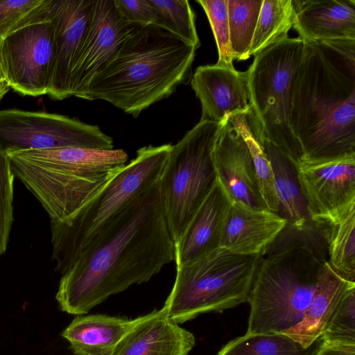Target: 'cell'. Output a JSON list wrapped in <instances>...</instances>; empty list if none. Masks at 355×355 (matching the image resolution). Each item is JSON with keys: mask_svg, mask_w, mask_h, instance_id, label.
<instances>
[{"mask_svg": "<svg viewBox=\"0 0 355 355\" xmlns=\"http://www.w3.org/2000/svg\"><path fill=\"white\" fill-rule=\"evenodd\" d=\"M174 259L159 181L81 251L62 275L56 300L62 311L86 314L110 295L148 282Z\"/></svg>", "mask_w": 355, "mask_h": 355, "instance_id": "6da1fadb", "label": "cell"}, {"mask_svg": "<svg viewBox=\"0 0 355 355\" xmlns=\"http://www.w3.org/2000/svg\"><path fill=\"white\" fill-rule=\"evenodd\" d=\"M288 123L302 164L355 157V40L304 42L291 82Z\"/></svg>", "mask_w": 355, "mask_h": 355, "instance_id": "7a4b0ae2", "label": "cell"}, {"mask_svg": "<svg viewBox=\"0 0 355 355\" xmlns=\"http://www.w3.org/2000/svg\"><path fill=\"white\" fill-rule=\"evenodd\" d=\"M196 50L157 26L137 25L92 78L85 100L107 101L136 118L187 83Z\"/></svg>", "mask_w": 355, "mask_h": 355, "instance_id": "3957f363", "label": "cell"}, {"mask_svg": "<svg viewBox=\"0 0 355 355\" xmlns=\"http://www.w3.org/2000/svg\"><path fill=\"white\" fill-rule=\"evenodd\" d=\"M172 144L149 145L116 171L76 213L64 221L51 222L52 258L62 275L81 251L136 196L160 180Z\"/></svg>", "mask_w": 355, "mask_h": 355, "instance_id": "277c9868", "label": "cell"}, {"mask_svg": "<svg viewBox=\"0 0 355 355\" xmlns=\"http://www.w3.org/2000/svg\"><path fill=\"white\" fill-rule=\"evenodd\" d=\"M324 263L302 247L261 256L247 301L250 311L246 333H282L300 323Z\"/></svg>", "mask_w": 355, "mask_h": 355, "instance_id": "5b68a950", "label": "cell"}, {"mask_svg": "<svg viewBox=\"0 0 355 355\" xmlns=\"http://www.w3.org/2000/svg\"><path fill=\"white\" fill-rule=\"evenodd\" d=\"M260 258L261 254L241 255L218 248L176 268L173 288L162 310L180 324L247 302Z\"/></svg>", "mask_w": 355, "mask_h": 355, "instance_id": "8992f818", "label": "cell"}, {"mask_svg": "<svg viewBox=\"0 0 355 355\" xmlns=\"http://www.w3.org/2000/svg\"><path fill=\"white\" fill-rule=\"evenodd\" d=\"M220 125L221 123L199 121L171 146L159 184L174 243L216 182L212 150Z\"/></svg>", "mask_w": 355, "mask_h": 355, "instance_id": "52a82bcc", "label": "cell"}, {"mask_svg": "<svg viewBox=\"0 0 355 355\" xmlns=\"http://www.w3.org/2000/svg\"><path fill=\"white\" fill-rule=\"evenodd\" d=\"M303 51L302 40L288 37L257 54L246 71L250 107L266 139L297 165L302 153L288 123L289 91Z\"/></svg>", "mask_w": 355, "mask_h": 355, "instance_id": "ba28073f", "label": "cell"}, {"mask_svg": "<svg viewBox=\"0 0 355 355\" xmlns=\"http://www.w3.org/2000/svg\"><path fill=\"white\" fill-rule=\"evenodd\" d=\"M19 172L49 189L76 192L94 184L128 161L123 149H97L79 146L26 150L7 154Z\"/></svg>", "mask_w": 355, "mask_h": 355, "instance_id": "9c48e42d", "label": "cell"}, {"mask_svg": "<svg viewBox=\"0 0 355 355\" xmlns=\"http://www.w3.org/2000/svg\"><path fill=\"white\" fill-rule=\"evenodd\" d=\"M67 146L112 149L114 141L98 125L76 118L17 108L0 110V150L6 154Z\"/></svg>", "mask_w": 355, "mask_h": 355, "instance_id": "30bf717a", "label": "cell"}, {"mask_svg": "<svg viewBox=\"0 0 355 355\" xmlns=\"http://www.w3.org/2000/svg\"><path fill=\"white\" fill-rule=\"evenodd\" d=\"M54 58L53 27L48 16L1 39L0 67L10 88L21 95L48 94Z\"/></svg>", "mask_w": 355, "mask_h": 355, "instance_id": "8fae6325", "label": "cell"}, {"mask_svg": "<svg viewBox=\"0 0 355 355\" xmlns=\"http://www.w3.org/2000/svg\"><path fill=\"white\" fill-rule=\"evenodd\" d=\"M136 26L122 19L113 0H94L89 28L70 76L71 96L86 99L92 78L115 58Z\"/></svg>", "mask_w": 355, "mask_h": 355, "instance_id": "7c38bea8", "label": "cell"}, {"mask_svg": "<svg viewBox=\"0 0 355 355\" xmlns=\"http://www.w3.org/2000/svg\"><path fill=\"white\" fill-rule=\"evenodd\" d=\"M297 168L312 220L335 224L355 207V157Z\"/></svg>", "mask_w": 355, "mask_h": 355, "instance_id": "4fadbf2b", "label": "cell"}, {"mask_svg": "<svg viewBox=\"0 0 355 355\" xmlns=\"http://www.w3.org/2000/svg\"><path fill=\"white\" fill-rule=\"evenodd\" d=\"M94 0H51L47 16L53 27L55 58L49 97L71 96V73L84 42Z\"/></svg>", "mask_w": 355, "mask_h": 355, "instance_id": "5bb4252c", "label": "cell"}, {"mask_svg": "<svg viewBox=\"0 0 355 355\" xmlns=\"http://www.w3.org/2000/svg\"><path fill=\"white\" fill-rule=\"evenodd\" d=\"M212 158L217 180L232 202L256 210L268 209L257 185L249 148L228 116L221 122Z\"/></svg>", "mask_w": 355, "mask_h": 355, "instance_id": "9a60e30c", "label": "cell"}, {"mask_svg": "<svg viewBox=\"0 0 355 355\" xmlns=\"http://www.w3.org/2000/svg\"><path fill=\"white\" fill-rule=\"evenodd\" d=\"M191 85L200 100V121L221 123L227 116L250 107L246 71L216 64L199 66Z\"/></svg>", "mask_w": 355, "mask_h": 355, "instance_id": "2e32d148", "label": "cell"}, {"mask_svg": "<svg viewBox=\"0 0 355 355\" xmlns=\"http://www.w3.org/2000/svg\"><path fill=\"white\" fill-rule=\"evenodd\" d=\"M232 201L216 180L180 238L174 243L176 268L190 263L220 248Z\"/></svg>", "mask_w": 355, "mask_h": 355, "instance_id": "e0dca14e", "label": "cell"}, {"mask_svg": "<svg viewBox=\"0 0 355 355\" xmlns=\"http://www.w3.org/2000/svg\"><path fill=\"white\" fill-rule=\"evenodd\" d=\"M195 343L193 334L161 309L140 316L111 355H189Z\"/></svg>", "mask_w": 355, "mask_h": 355, "instance_id": "ac0fdd59", "label": "cell"}, {"mask_svg": "<svg viewBox=\"0 0 355 355\" xmlns=\"http://www.w3.org/2000/svg\"><path fill=\"white\" fill-rule=\"evenodd\" d=\"M286 221L268 209L256 210L232 202L220 248L241 255L261 254L282 231Z\"/></svg>", "mask_w": 355, "mask_h": 355, "instance_id": "d6986e66", "label": "cell"}, {"mask_svg": "<svg viewBox=\"0 0 355 355\" xmlns=\"http://www.w3.org/2000/svg\"><path fill=\"white\" fill-rule=\"evenodd\" d=\"M293 2V28L303 42L355 40V0Z\"/></svg>", "mask_w": 355, "mask_h": 355, "instance_id": "ffe728a7", "label": "cell"}, {"mask_svg": "<svg viewBox=\"0 0 355 355\" xmlns=\"http://www.w3.org/2000/svg\"><path fill=\"white\" fill-rule=\"evenodd\" d=\"M355 286L339 275L325 262L318 286L303 319L294 327L282 334L308 347L319 339L349 288Z\"/></svg>", "mask_w": 355, "mask_h": 355, "instance_id": "44dd1931", "label": "cell"}, {"mask_svg": "<svg viewBox=\"0 0 355 355\" xmlns=\"http://www.w3.org/2000/svg\"><path fill=\"white\" fill-rule=\"evenodd\" d=\"M102 314L77 315L62 331L76 355H111L124 335L139 321Z\"/></svg>", "mask_w": 355, "mask_h": 355, "instance_id": "7402d4cb", "label": "cell"}, {"mask_svg": "<svg viewBox=\"0 0 355 355\" xmlns=\"http://www.w3.org/2000/svg\"><path fill=\"white\" fill-rule=\"evenodd\" d=\"M263 146L270 162L279 200L277 214L287 224L303 226L312 220L298 176V165L264 138Z\"/></svg>", "mask_w": 355, "mask_h": 355, "instance_id": "603a6c76", "label": "cell"}, {"mask_svg": "<svg viewBox=\"0 0 355 355\" xmlns=\"http://www.w3.org/2000/svg\"><path fill=\"white\" fill-rule=\"evenodd\" d=\"M228 117L249 148L257 185L267 209L277 214L279 200L274 174L263 146L265 136L257 116L250 107L246 111L230 114Z\"/></svg>", "mask_w": 355, "mask_h": 355, "instance_id": "cb8c5ba5", "label": "cell"}, {"mask_svg": "<svg viewBox=\"0 0 355 355\" xmlns=\"http://www.w3.org/2000/svg\"><path fill=\"white\" fill-rule=\"evenodd\" d=\"M322 343L320 337L303 347L282 333H246L228 342L217 355H314Z\"/></svg>", "mask_w": 355, "mask_h": 355, "instance_id": "d4e9b609", "label": "cell"}, {"mask_svg": "<svg viewBox=\"0 0 355 355\" xmlns=\"http://www.w3.org/2000/svg\"><path fill=\"white\" fill-rule=\"evenodd\" d=\"M295 18L293 0H263L249 56L288 38Z\"/></svg>", "mask_w": 355, "mask_h": 355, "instance_id": "484cf974", "label": "cell"}, {"mask_svg": "<svg viewBox=\"0 0 355 355\" xmlns=\"http://www.w3.org/2000/svg\"><path fill=\"white\" fill-rule=\"evenodd\" d=\"M331 225L328 222L314 220L301 227L286 223L284 228L261 256H270L291 248L302 247L309 250L320 261L325 263L329 261Z\"/></svg>", "mask_w": 355, "mask_h": 355, "instance_id": "4316f807", "label": "cell"}, {"mask_svg": "<svg viewBox=\"0 0 355 355\" xmlns=\"http://www.w3.org/2000/svg\"><path fill=\"white\" fill-rule=\"evenodd\" d=\"M263 0H227L230 40L233 58L248 60Z\"/></svg>", "mask_w": 355, "mask_h": 355, "instance_id": "83f0119b", "label": "cell"}, {"mask_svg": "<svg viewBox=\"0 0 355 355\" xmlns=\"http://www.w3.org/2000/svg\"><path fill=\"white\" fill-rule=\"evenodd\" d=\"M331 225L328 262L343 279L355 283V207Z\"/></svg>", "mask_w": 355, "mask_h": 355, "instance_id": "f1b7e54d", "label": "cell"}, {"mask_svg": "<svg viewBox=\"0 0 355 355\" xmlns=\"http://www.w3.org/2000/svg\"><path fill=\"white\" fill-rule=\"evenodd\" d=\"M158 17L157 26L198 49L200 42L195 13L187 0H150Z\"/></svg>", "mask_w": 355, "mask_h": 355, "instance_id": "f546056e", "label": "cell"}, {"mask_svg": "<svg viewBox=\"0 0 355 355\" xmlns=\"http://www.w3.org/2000/svg\"><path fill=\"white\" fill-rule=\"evenodd\" d=\"M51 0H0V37L47 16Z\"/></svg>", "mask_w": 355, "mask_h": 355, "instance_id": "4dcf8cb0", "label": "cell"}, {"mask_svg": "<svg viewBox=\"0 0 355 355\" xmlns=\"http://www.w3.org/2000/svg\"><path fill=\"white\" fill-rule=\"evenodd\" d=\"M207 15L218 49L217 66L233 69L227 0H198Z\"/></svg>", "mask_w": 355, "mask_h": 355, "instance_id": "1f68e13d", "label": "cell"}, {"mask_svg": "<svg viewBox=\"0 0 355 355\" xmlns=\"http://www.w3.org/2000/svg\"><path fill=\"white\" fill-rule=\"evenodd\" d=\"M321 338L323 342L355 345V286L343 296Z\"/></svg>", "mask_w": 355, "mask_h": 355, "instance_id": "d6a6232c", "label": "cell"}, {"mask_svg": "<svg viewBox=\"0 0 355 355\" xmlns=\"http://www.w3.org/2000/svg\"><path fill=\"white\" fill-rule=\"evenodd\" d=\"M14 179L9 157L0 150V257L7 250L13 223Z\"/></svg>", "mask_w": 355, "mask_h": 355, "instance_id": "836d02e7", "label": "cell"}, {"mask_svg": "<svg viewBox=\"0 0 355 355\" xmlns=\"http://www.w3.org/2000/svg\"><path fill=\"white\" fill-rule=\"evenodd\" d=\"M116 9L128 23L157 26L158 17L150 0H113Z\"/></svg>", "mask_w": 355, "mask_h": 355, "instance_id": "e575fe53", "label": "cell"}, {"mask_svg": "<svg viewBox=\"0 0 355 355\" xmlns=\"http://www.w3.org/2000/svg\"><path fill=\"white\" fill-rule=\"evenodd\" d=\"M314 355H355V345L323 342Z\"/></svg>", "mask_w": 355, "mask_h": 355, "instance_id": "d590c367", "label": "cell"}, {"mask_svg": "<svg viewBox=\"0 0 355 355\" xmlns=\"http://www.w3.org/2000/svg\"><path fill=\"white\" fill-rule=\"evenodd\" d=\"M10 87L0 67V101L8 92Z\"/></svg>", "mask_w": 355, "mask_h": 355, "instance_id": "8d00e7d4", "label": "cell"}, {"mask_svg": "<svg viewBox=\"0 0 355 355\" xmlns=\"http://www.w3.org/2000/svg\"><path fill=\"white\" fill-rule=\"evenodd\" d=\"M1 39H2V38H1V37H0V44H1Z\"/></svg>", "mask_w": 355, "mask_h": 355, "instance_id": "74e56055", "label": "cell"}]
</instances>
